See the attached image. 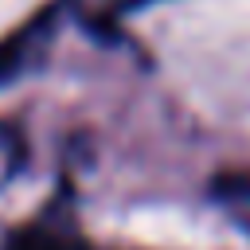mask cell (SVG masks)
Listing matches in <instances>:
<instances>
[{"label": "cell", "mask_w": 250, "mask_h": 250, "mask_svg": "<svg viewBox=\"0 0 250 250\" xmlns=\"http://www.w3.org/2000/svg\"><path fill=\"white\" fill-rule=\"evenodd\" d=\"M62 8H66V0H55V4L31 12L8 35H0V86H12L23 70H31L47 55V43H51L59 20H62Z\"/></svg>", "instance_id": "1"}, {"label": "cell", "mask_w": 250, "mask_h": 250, "mask_svg": "<svg viewBox=\"0 0 250 250\" xmlns=\"http://www.w3.org/2000/svg\"><path fill=\"white\" fill-rule=\"evenodd\" d=\"M0 250H113V246L90 242V238L74 227L70 215L51 211V215H39V219H27V223L12 227Z\"/></svg>", "instance_id": "2"}, {"label": "cell", "mask_w": 250, "mask_h": 250, "mask_svg": "<svg viewBox=\"0 0 250 250\" xmlns=\"http://www.w3.org/2000/svg\"><path fill=\"white\" fill-rule=\"evenodd\" d=\"M211 195L223 203H238L250 207V168H227L211 180Z\"/></svg>", "instance_id": "3"}, {"label": "cell", "mask_w": 250, "mask_h": 250, "mask_svg": "<svg viewBox=\"0 0 250 250\" xmlns=\"http://www.w3.org/2000/svg\"><path fill=\"white\" fill-rule=\"evenodd\" d=\"M242 227H246V230H250V219H246V223H242Z\"/></svg>", "instance_id": "4"}]
</instances>
